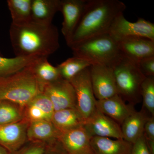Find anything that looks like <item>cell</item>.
<instances>
[{"label":"cell","mask_w":154,"mask_h":154,"mask_svg":"<svg viewBox=\"0 0 154 154\" xmlns=\"http://www.w3.org/2000/svg\"><path fill=\"white\" fill-rule=\"evenodd\" d=\"M10 37L16 57H47L60 48L58 30L53 24L33 21L22 25L11 23Z\"/></svg>","instance_id":"1"},{"label":"cell","mask_w":154,"mask_h":154,"mask_svg":"<svg viewBox=\"0 0 154 154\" xmlns=\"http://www.w3.org/2000/svg\"><path fill=\"white\" fill-rule=\"evenodd\" d=\"M119 0H87L79 23L68 46L108 33L116 17L126 9Z\"/></svg>","instance_id":"2"},{"label":"cell","mask_w":154,"mask_h":154,"mask_svg":"<svg viewBox=\"0 0 154 154\" xmlns=\"http://www.w3.org/2000/svg\"><path fill=\"white\" fill-rule=\"evenodd\" d=\"M33 64L14 74L0 77V101H10L24 107L43 92L44 86L34 74Z\"/></svg>","instance_id":"3"},{"label":"cell","mask_w":154,"mask_h":154,"mask_svg":"<svg viewBox=\"0 0 154 154\" xmlns=\"http://www.w3.org/2000/svg\"><path fill=\"white\" fill-rule=\"evenodd\" d=\"M70 48L73 56L85 59L91 65L112 68L122 56L117 41L108 33L88 38Z\"/></svg>","instance_id":"4"},{"label":"cell","mask_w":154,"mask_h":154,"mask_svg":"<svg viewBox=\"0 0 154 154\" xmlns=\"http://www.w3.org/2000/svg\"><path fill=\"white\" fill-rule=\"evenodd\" d=\"M112 68L117 95L133 106L140 102L141 86L146 77L141 72L138 62L122 55Z\"/></svg>","instance_id":"5"},{"label":"cell","mask_w":154,"mask_h":154,"mask_svg":"<svg viewBox=\"0 0 154 154\" xmlns=\"http://www.w3.org/2000/svg\"><path fill=\"white\" fill-rule=\"evenodd\" d=\"M108 33L116 41L134 37L154 41V24L143 18H139L135 22H129L121 13L113 20Z\"/></svg>","instance_id":"6"},{"label":"cell","mask_w":154,"mask_h":154,"mask_svg":"<svg viewBox=\"0 0 154 154\" xmlns=\"http://www.w3.org/2000/svg\"><path fill=\"white\" fill-rule=\"evenodd\" d=\"M89 69H85L69 81L75 92L77 109L86 120L96 109V99L92 88Z\"/></svg>","instance_id":"7"},{"label":"cell","mask_w":154,"mask_h":154,"mask_svg":"<svg viewBox=\"0 0 154 154\" xmlns=\"http://www.w3.org/2000/svg\"><path fill=\"white\" fill-rule=\"evenodd\" d=\"M89 70L92 88L97 100L107 99L117 95L112 68L93 65L90 67Z\"/></svg>","instance_id":"8"},{"label":"cell","mask_w":154,"mask_h":154,"mask_svg":"<svg viewBox=\"0 0 154 154\" xmlns=\"http://www.w3.org/2000/svg\"><path fill=\"white\" fill-rule=\"evenodd\" d=\"M42 93L52 103L54 111L67 108H76L75 92L69 81L60 79L45 85Z\"/></svg>","instance_id":"9"},{"label":"cell","mask_w":154,"mask_h":154,"mask_svg":"<svg viewBox=\"0 0 154 154\" xmlns=\"http://www.w3.org/2000/svg\"><path fill=\"white\" fill-rule=\"evenodd\" d=\"M83 127L91 137H99L123 139L120 125L97 109L86 119Z\"/></svg>","instance_id":"10"},{"label":"cell","mask_w":154,"mask_h":154,"mask_svg":"<svg viewBox=\"0 0 154 154\" xmlns=\"http://www.w3.org/2000/svg\"><path fill=\"white\" fill-rule=\"evenodd\" d=\"M91 137L84 127L60 133L57 140L66 154H95Z\"/></svg>","instance_id":"11"},{"label":"cell","mask_w":154,"mask_h":154,"mask_svg":"<svg viewBox=\"0 0 154 154\" xmlns=\"http://www.w3.org/2000/svg\"><path fill=\"white\" fill-rule=\"evenodd\" d=\"M87 0H60V10L63 16L61 32L66 44L70 41L79 23Z\"/></svg>","instance_id":"12"},{"label":"cell","mask_w":154,"mask_h":154,"mask_svg":"<svg viewBox=\"0 0 154 154\" xmlns=\"http://www.w3.org/2000/svg\"><path fill=\"white\" fill-rule=\"evenodd\" d=\"M28 124L24 119L16 123L0 126V145L10 154L19 150L27 141Z\"/></svg>","instance_id":"13"},{"label":"cell","mask_w":154,"mask_h":154,"mask_svg":"<svg viewBox=\"0 0 154 154\" xmlns=\"http://www.w3.org/2000/svg\"><path fill=\"white\" fill-rule=\"evenodd\" d=\"M117 41L121 55L138 62L154 56V41L143 37H128Z\"/></svg>","instance_id":"14"},{"label":"cell","mask_w":154,"mask_h":154,"mask_svg":"<svg viewBox=\"0 0 154 154\" xmlns=\"http://www.w3.org/2000/svg\"><path fill=\"white\" fill-rule=\"evenodd\" d=\"M96 108L121 126L128 116L135 112L133 105L127 104L118 95L107 99L97 100Z\"/></svg>","instance_id":"15"},{"label":"cell","mask_w":154,"mask_h":154,"mask_svg":"<svg viewBox=\"0 0 154 154\" xmlns=\"http://www.w3.org/2000/svg\"><path fill=\"white\" fill-rule=\"evenodd\" d=\"M24 117L28 122L51 121L54 110L52 103L43 93L37 95L24 107Z\"/></svg>","instance_id":"16"},{"label":"cell","mask_w":154,"mask_h":154,"mask_svg":"<svg viewBox=\"0 0 154 154\" xmlns=\"http://www.w3.org/2000/svg\"><path fill=\"white\" fill-rule=\"evenodd\" d=\"M60 133L51 121L30 122L27 130V140L30 142L40 143L47 145L57 141Z\"/></svg>","instance_id":"17"},{"label":"cell","mask_w":154,"mask_h":154,"mask_svg":"<svg viewBox=\"0 0 154 154\" xmlns=\"http://www.w3.org/2000/svg\"><path fill=\"white\" fill-rule=\"evenodd\" d=\"M149 117L141 110L136 111L128 116L120 126L123 139L129 143H134L143 135L145 125Z\"/></svg>","instance_id":"18"},{"label":"cell","mask_w":154,"mask_h":154,"mask_svg":"<svg viewBox=\"0 0 154 154\" xmlns=\"http://www.w3.org/2000/svg\"><path fill=\"white\" fill-rule=\"evenodd\" d=\"M51 121L61 133L84 126L86 119L77 108H72L54 111Z\"/></svg>","instance_id":"19"},{"label":"cell","mask_w":154,"mask_h":154,"mask_svg":"<svg viewBox=\"0 0 154 154\" xmlns=\"http://www.w3.org/2000/svg\"><path fill=\"white\" fill-rule=\"evenodd\" d=\"M60 0H31L32 21L51 25L55 14L60 10Z\"/></svg>","instance_id":"20"},{"label":"cell","mask_w":154,"mask_h":154,"mask_svg":"<svg viewBox=\"0 0 154 154\" xmlns=\"http://www.w3.org/2000/svg\"><path fill=\"white\" fill-rule=\"evenodd\" d=\"M91 144L95 154H130L132 144L124 139L94 137Z\"/></svg>","instance_id":"21"},{"label":"cell","mask_w":154,"mask_h":154,"mask_svg":"<svg viewBox=\"0 0 154 154\" xmlns=\"http://www.w3.org/2000/svg\"><path fill=\"white\" fill-rule=\"evenodd\" d=\"M34 74L43 86L61 79L57 67L53 66L47 57H41L33 64Z\"/></svg>","instance_id":"22"},{"label":"cell","mask_w":154,"mask_h":154,"mask_svg":"<svg viewBox=\"0 0 154 154\" xmlns=\"http://www.w3.org/2000/svg\"><path fill=\"white\" fill-rule=\"evenodd\" d=\"M39 57H15L7 58L0 55V77L8 76L30 65Z\"/></svg>","instance_id":"23"},{"label":"cell","mask_w":154,"mask_h":154,"mask_svg":"<svg viewBox=\"0 0 154 154\" xmlns=\"http://www.w3.org/2000/svg\"><path fill=\"white\" fill-rule=\"evenodd\" d=\"M7 2L12 18V24L22 25L32 21L31 0H8Z\"/></svg>","instance_id":"24"},{"label":"cell","mask_w":154,"mask_h":154,"mask_svg":"<svg viewBox=\"0 0 154 154\" xmlns=\"http://www.w3.org/2000/svg\"><path fill=\"white\" fill-rule=\"evenodd\" d=\"M91 66V63L85 59L73 56L57 67L61 79L69 82L81 72Z\"/></svg>","instance_id":"25"},{"label":"cell","mask_w":154,"mask_h":154,"mask_svg":"<svg viewBox=\"0 0 154 154\" xmlns=\"http://www.w3.org/2000/svg\"><path fill=\"white\" fill-rule=\"evenodd\" d=\"M24 119V107L10 101H0V126L16 123Z\"/></svg>","instance_id":"26"},{"label":"cell","mask_w":154,"mask_h":154,"mask_svg":"<svg viewBox=\"0 0 154 154\" xmlns=\"http://www.w3.org/2000/svg\"><path fill=\"white\" fill-rule=\"evenodd\" d=\"M140 95L141 110L150 117H154V76L146 77L141 86Z\"/></svg>","instance_id":"27"},{"label":"cell","mask_w":154,"mask_h":154,"mask_svg":"<svg viewBox=\"0 0 154 154\" xmlns=\"http://www.w3.org/2000/svg\"><path fill=\"white\" fill-rule=\"evenodd\" d=\"M143 135L150 151L154 154V117H149L146 122Z\"/></svg>","instance_id":"28"},{"label":"cell","mask_w":154,"mask_h":154,"mask_svg":"<svg viewBox=\"0 0 154 154\" xmlns=\"http://www.w3.org/2000/svg\"><path fill=\"white\" fill-rule=\"evenodd\" d=\"M46 145L40 143L30 142L27 145H24L19 150L10 154H43Z\"/></svg>","instance_id":"29"},{"label":"cell","mask_w":154,"mask_h":154,"mask_svg":"<svg viewBox=\"0 0 154 154\" xmlns=\"http://www.w3.org/2000/svg\"><path fill=\"white\" fill-rule=\"evenodd\" d=\"M138 64L141 72L145 76H154V56L143 59Z\"/></svg>","instance_id":"30"},{"label":"cell","mask_w":154,"mask_h":154,"mask_svg":"<svg viewBox=\"0 0 154 154\" xmlns=\"http://www.w3.org/2000/svg\"><path fill=\"white\" fill-rule=\"evenodd\" d=\"M130 154H152L143 134L134 143L132 144Z\"/></svg>","instance_id":"31"},{"label":"cell","mask_w":154,"mask_h":154,"mask_svg":"<svg viewBox=\"0 0 154 154\" xmlns=\"http://www.w3.org/2000/svg\"><path fill=\"white\" fill-rule=\"evenodd\" d=\"M43 154H66L62 146L58 141L46 145Z\"/></svg>","instance_id":"32"},{"label":"cell","mask_w":154,"mask_h":154,"mask_svg":"<svg viewBox=\"0 0 154 154\" xmlns=\"http://www.w3.org/2000/svg\"><path fill=\"white\" fill-rule=\"evenodd\" d=\"M0 154H10L9 152L0 145Z\"/></svg>","instance_id":"33"},{"label":"cell","mask_w":154,"mask_h":154,"mask_svg":"<svg viewBox=\"0 0 154 154\" xmlns=\"http://www.w3.org/2000/svg\"><path fill=\"white\" fill-rule=\"evenodd\" d=\"M0 55L2 56V53H1V51H0Z\"/></svg>","instance_id":"34"}]
</instances>
